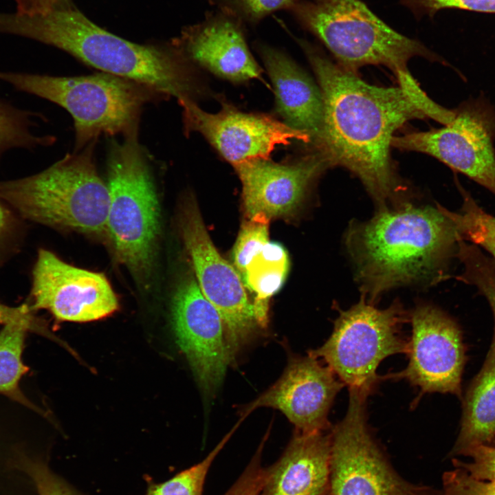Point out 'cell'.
<instances>
[{"mask_svg": "<svg viewBox=\"0 0 495 495\" xmlns=\"http://www.w3.org/2000/svg\"><path fill=\"white\" fill-rule=\"evenodd\" d=\"M30 331L25 324L12 322L0 331V393L39 412L19 388L21 377L28 371L22 361L25 333Z\"/></svg>", "mask_w": 495, "mask_h": 495, "instance_id": "obj_23", "label": "cell"}, {"mask_svg": "<svg viewBox=\"0 0 495 495\" xmlns=\"http://www.w3.org/2000/svg\"><path fill=\"white\" fill-rule=\"evenodd\" d=\"M343 385L317 358H293L275 384L241 409V418L258 408L270 407L281 411L296 431L323 432L329 426L328 412Z\"/></svg>", "mask_w": 495, "mask_h": 495, "instance_id": "obj_16", "label": "cell"}, {"mask_svg": "<svg viewBox=\"0 0 495 495\" xmlns=\"http://www.w3.org/2000/svg\"><path fill=\"white\" fill-rule=\"evenodd\" d=\"M97 141L32 176L0 182V197L23 217L94 236H107L109 192L94 158Z\"/></svg>", "mask_w": 495, "mask_h": 495, "instance_id": "obj_4", "label": "cell"}, {"mask_svg": "<svg viewBox=\"0 0 495 495\" xmlns=\"http://www.w3.org/2000/svg\"><path fill=\"white\" fill-rule=\"evenodd\" d=\"M4 201L0 197V241L10 232L13 225V217Z\"/></svg>", "mask_w": 495, "mask_h": 495, "instance_id": "obj_36", "label": "cell"}, {"mask_svg": "<svg viewBox=\"0 0 495 495\" xmlns=\"http://www.w3.org/2000/svg\"><path fill=\"white\" fill-rule=\"evenodd\" d=\"M268 435L264 437L248 466L224 495H259L265 472L261 454Z\"/></svg>", "mask_w": 495, "mask_h": 495, "instance_id": "obj_32", "label": "cell"}, {"mask_svg": "<svg viewBox=\"0 0 495 495\" xmlns=\"http://www.w3.org/2000/svg\"><path fill=\"white\" fill-rule=\"evenodd\" d=\"M461 454L470 458L468 463L454 460L456 467L462 468L472 477L480 480L495 479V448L479 445L470 447Z\"/></svg>", "mask_w": 495, "mask_h": 495, "instance_id": "obj_30", "label": "cell"}, {"mask_svg": "<svg viewBox=\"0 0 495 495\" xmlns=\"http://www.w3.org/2000/svg\"><path fill=\"white\" fill-rule=\"evenodd\" d=\"M368 395L349 389L346 413L331 434L327 495H425L390 468L366 423Z\"/></svg>", "mask_w": 495, "mask_h": 495, "instance_id": "obj_9", "label": "cell"}, {"mask_svg": "<svg viewBox=\"0 0 495 495\" xmlns=\"http://www.w3.org/2000/svg\"><path fill=\"white\" fill-rule=\"evenodd\" d=\"M289 268L285 248L278 243L270 241L252 258L241 276L245 287L255 294L254 312L261 327L267 324L270 299L282 287Z\"/></svg>", "mask_w": 495, "mask_h": 495, "instance_id": "obj_22", "label": "cell"}, {"mask_svg": "<svg viewBox=\"0 0 495 495\" xmlns=\"http://www.w3.org/2000/svg\"><path fill=\"white\" fill-rule=\"evenodd\" d=\"M443 484L439 495H495V479H477L460 468L446 472Z\"/></svg>", "mask_w": 495, "mask_h": 495, "instance_id": "obj_29", "label": "cell"}, {"mask_svg": "<svg viewBox=\"0 0 495 495\" xmlns=\"http://www.w3.org/2000/svg\"><path fill=\"white\" fill-rule=\"evenodd\" d=\"M179 48L184 56L228 80L239 82L261 76L239 25L230 17H211L186 29Z\"/></svg>", "mask_w": 495, "mask_h": 495, "instance_id": "obj_18", "label": "cell"}, {"mask_svg": "<svg viewBox=\"0 0 495 495\" xmlns=\"http://www.w3.org/2000/svg\"><path fill=\"white\" fill-rule=\"evenodd\" d=\"M454 110L443 127L394 136L391 146L430 155L495 195V108L481 95Z\"/></svg>", "mask_w": 495, "mask_h": 495, "instance_id": "obj_11", "label": "cell"}, {"mask_svg": "<svg viewBox=\"0 0 495 495\" xmlns=\"http://www.w3.org/2000/svg\"><path fill=\"white\" fill-rule=\"evenodd\" d=\"M258 49L274 88L276 111L283 122L318 141L323 121L320 88L280 51L265 45Z\"/></svg>", "mask_w": 495, "mask_h": 495, "instance_id": "obj_20", "label": "cell"}, {"mask_svg": "<svg viewBox=\"0 0 495 495\" xmlns=\"http://www.w3.org/2000/svg\"><path fill=\"white\" fill-rule=\"evenodd\" d=\"M412 335L408 342L407 367L395 377L406 378L422 393L461 396L465 349L461 332L441 309L421 304L410 315Z\"/></svg>", "mask_w": 495, "mask_h": 495, "instance_id": "obj_13", "label": "cell"}, {"mask_svg": "<svg viewBox=\"0 0 495 495\" xmlns=\"http://www.w3.org/2000/svg\"><path fill=\"white\" fill-rule=\"evenodd\" d=\"M329 165L322 154L293 164L253 159L234 165L242 185L247 218L258 214L270 219L290 215L301 204L311 182Z\"/></svg>", "mask_w": 495, "mask_h": 495, "instance_id": "obj_17", "label": "cell"}, {"mask_svg": "<svg viewBox=\"0 0 495 495\" xmlns=\"http://www.w3.org/2000/svg\"><path fill=\"white\" fill-rule=\"evenodd\" d=\"M12 322H21L26 324L31 331L50 336L45 324L33 314V311L28 304L12 307L0 302V324L4 325Z\"/></svg>", "mask_w": 495, "mask_h": 495, "instance_id": "obj_34", "label": "cell"}, {"mask_svg": "<svg viewBox=\"0 0 495 495\" xmlns=\"http://www.w3.org/2000/svg\"><path fill=\"white\" fill-rule=\"evenodd\" d=\"M270 219L262 214H256L243 223L232 250L234 265L240 274L252 258L270 242Z\"/></svg>", "mask_w": 495, "mask_h": 495, "instance_id": "obj_27", "label": "cell"}, {"mask_svg": "<svg viewBox=\"0 0 495 495\" xmlns=\"http://www.w3.org/2000/svg\"><path fill=\"white\" fill-rule=\"evenodd\" d=\"M456 256L463 266L458 278L476 287L490 304L495 333V261L476 245L463 241L458 243ZM493 342L495 343V333Z\"/></svg>", "mask_w": 495, "mask_h": 495, "instance_id": "obj_26", "label": "cell"}, {"mask_svg": "<svg viewBox=\"0 0 495 495\" xmlns=\"http://www.w3.org/2000/svg\"><path fill=\"white\" fill-rule=\"evenodd\" d=\"M415 15H434L447 8H456L479 12L495 13V0H399Z\"/></svg>", "mask_w": 495, "mask_h": 495, "instance_id": "obj_28", "label": "cell"}, {"mask_svg": "<svg viewBox=\"0 0 495 495\" xmlns=\"http://www.w3.org/2000/svg\"><path fill=\"white\" fill-rule=\"evenodd\" d=\"M319 82L323 121L318 140L329 165L347 168L362 182L378 210L412 204L391 168L394 133L408 121L428 117L402 87L371 85L300 42Z\"/></svg>", "mask_w": 495, "mask_h": 495, "instance_id": "obj_1", "label": "cell"}, {"mask_svg": "<svg viewBox=\"0 0 495 495\" xmlns=\"http://www.w3.org/2000/svg\"><path fill=\"white\" fill-rule=\"evenodd\" d=\"M172 324L177 343L204 392L213 393L231 362L221 318L194 277L185 278L174 294Z\"/></svg>", "mask_w": 495, "mask_h": 495, "instance_id": "obj_15", "label": "cell"}, {"mask_svg": "<svg viewBox=\"0 0 495 495\" xmlns=\"http://www.w3.org/2000/svg\"><path fill=\"white\" fill-rule=\"evenodd\" d=\"M32 311L45 309L59 321L100 320L118 308L107 277L73 266L53 252L41 249L32 272Z\"/></svg>", "mask_w": 495, "mask_h": 495, "instance_id": "obj_12", "label": "cell"}, {"mask_svg": "<svg viewBox=\"0 0 495 495\" xmlns=\"http://www.w3.org/2000/svg\"><path fill=\"white\" fill-rule=\"evenodd\" d=\"M459 240L454 223L437 206L412 204L353 221L344 236L362 295L373 305L391 289L439 281Z\"/></svg>", "mask_w": 495, "mask_h": 495, "instance_id": "obj_2", "label": "cell"}, {"mask_svg": "<svg viewBox=\"0 0 495 495\" xmlns=\"http://www.w3.org/2000/svg\"><path fill=\"white\" fill-rule=\"evenodd\" d=\"M495 439V343L492 342L484 364L466 392L461 430L454 452L479 445L489 446Z\"/></svg>", "mask_w": 495, "mask_h": 495, "instance_id": "obj_21", "label": "cell"}, {"mask_svg": "<svg viewBox=\"0 0 495 495\" xmlns=\"http://www.w3.org/2000/svg\"><path fill=\"white\" fill-rule=\"evenodd\" d=\"M325 495H327V494Z\"/></svg>", "mask_w": 495, "mask_h": 495, "instance_id": "obj_37", "label": "cell"}, {"mask_svg": "<svg viewBox=\"0 0 495 495\" xmlns=\"http://www.w3.org/2000/svg\"><path fill=\"white\" fill-rule=\"evenodd\" d=\"M463 204L459 212L450 211L440 204L437 206L454 225L460 240L483 248L495 261V217L481 208L465 190H461Z\"/></svg>", "mask_w": 495, "mask_h": 495, "instance_id": "obj_24", "label": "cell"}, {"mask_svg": "<svg viewBox=\"0 0 495 495\" xmlns=\"http://www.w3.org/2000/svg\"><path fill=\"white\" fill-rule=\"evenodd\" d=\"M230 11H235L250 22H257L280 9H289L297 0H224Z\"/></svg>", "mask_w": 495, "mask_h": 495, "instance_id": "obj_33", "label": "cell"}, {"mask_svg": "<svg viewBox=\"0 0 495 495\" xmlns=\"http://www.w3.org/2000/svg\"><path fill=\"white\" fill-rule=\"evenodd\" d=\"M179 228L199 287L221 318L227 348L233 360L258 326L253 305L240 274L212 243L192 198H188L182 206Z\"/></svg>", "mask_w": 495, "mask_h": 495, "instance_id": "obj_10", "label": "cell"}, {"mask_svg": "<svg viewBox=\"0 0 495 495\" xmlns=\"http://www.w3.org/2000/svg\"><path fill=\"white\" fill-rule=\"evenodd\" d=\"M59 0H14L16 12L28 15L45 14L56 8Z\"/></svg>", "mask_w": 495, "mask_h": 495, "instance_id": "obj_35", "label": "cell"}, {"mask_svg": "<svg viewBox=\"0 0 495 495\" xmlns=\"http://www.w3.org/2000/svg\"><path fill=\"white\" fill-rule=\"evenodd\" d=\"M339 312L329 338L309 355L323 359L349 389L368 395L380 379L376 371L380 362L407 351L400 333L407 314L397 300L380 309L362 295L358 303Z\"/></svg>", "mask_w": 495, "mask_h": 495, "instance_id": "obj_8", "label": "cell"}, {"mask_svg": "<svg viewBox=\"0 0 495 495\" xmlns=\"http://www.w3.org/2000/svg\"><path fill=\"white\" fill-rule=\"evenodd\" d=\"M186 131L201 133L232 165L253 159H267L279 145L310 137L285 122L265 115L248 113L226 104L215 113L199 108L192 100L178 101Z\"/></svg>", "mask_w": 495, "mask_h": 495, "instance_id": "obj_14", "label": "cell"}, {"mask_svg": "<svg viewBox=\"0 0 495 495\" xmlns=\"http://www.w3.org/2000/svg\"><path fill=\"white\" fill-rule=\"evenodd\" d=\"M330 455L331 434L295 430L281 456L265 468L259 495H325Z\"/></svg>", "mask_w": 495, "mask_h": 495, "instance_id": "obj_19", "label": "cell"}, {"mask_svg": "<svg viewBox=\"0 0 495 495\" xmlns=\"http://www.w3.org/2000/svg\"><path fill=\"white\" fill-rule=\"evenodd\" d=\"M0 80L67 110L74 124V152L101 135L124 138L138 132L144 106L165 97L146 85L103 72L53 76L0 72Z\"/></svg>", "mask_w": 495, "mask_h": 495, "instance_id": "obj_5", "label": "cell"}, {"mask_svg": "<svg viewBox=\"0 0 495 495\" xmlns=\"http://www.w3.org/2000/svg\"><path fill=\"white\" fill-rule=\"evenodd\" d=\"M240 419L215 448L199 463L186 469L163 483H155L145 476L147 490L145 495H203L206 476L217 454L239 427Z\"/></svg>", "mask_w": 495, "mask_h": 495, "instance_id": "obj_25", "label": "cell"}, {"mask_svg": "<svg viewBox=\"0 0 495 495\" xmlns=\"http://www.w3.org/2000/svg\"><path fill=\"white\" fill-rule=\"evenodd\" d=\"M0 32L54 46L103 73L146 85L165 97L192 100L194 82L183 54L129 41L79 11L56 8L45 14L0 13Z\"/></svg>", "mask_w": 495, "mask_h": 495, "instance_id": "obj_3", "label": "cell"}, {"mask_svg": "<svg viewBox=\"0 0 495 495\" xmlns=\"http://www.w3.org/2000/svg\"><path fill=\"white\" fill-rule=\"evenodd\" d=\"M289 10L349 72L384 65L399 78L410 74L407 63L412 57L435 58L424 45L394 30L360 0H297Z\"/></svg>", "mask_w": 495, "mask_h": 495, "instance_id": "obj_7", "label": "cell"}, {"mask_svg": "<svg viewBox=\"0 0 495 495\" xmlns=\"http://www.w3.org/2000/svg\"><path fill=\"white\" fill-rule=\"evenodd\" d=\"M109 236L116 256L138 283L147 287L160 232L153 177L138 132L111 142L107 156Z\"/></svg>", "mask_w": 495, "mask_h": 495, "instance_id": "obj_6", "label": "cell"}, {"mask_svg": "<svg viewBox=\"0 0 495 495\" xmlns=\"http://www.w3.org/2000/svg\"><path fill=\"white\" fill-rule=\"evenodd\" d=\"M24 467L34 481L38 495H82L42 461H28Z\"/></svg>", "mask_w": 495, "mask_h": 495, "instance_id": "obj_31", "label": "cell"}]
</instances>
